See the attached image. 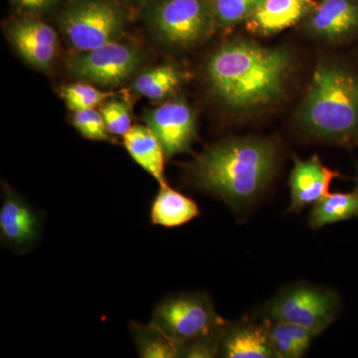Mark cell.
<instances>
[{
    "label": "cell",
    "instance_id": "cell-6",
    "mask_svg": "<svg viewBox=\"0 0 358 358\" xmlns=\"http://www.w3.org/2000/svg\"><path fill=\"white\" fill-rule=\"evenodd\" d=\"M341 299L334 289L308 282L282 289L261 308V317L303 327L320 336L338 320Z\"/></svg>",
    "mask_w": 358,
    "mask_h": 358
},
{
    "label": "cell",
    "instance_id": "cell-24",
    "mask_svg": "<svg viewBox=\"0 0 358 358\" xmlns=\"http://www.w3.org/2000/svg\"><path fill=\"white\" fill-rule=\"evenodd\" d=\"M74 128L83 138L95 141H112L102 113L96 109L77 110L71 117Z\"/></svg>",
    "mask_w": 358,
    "mask_h": 358
},
{
    "label": "cell",
    "instance_id": "cell-4",
    "mask_svg": "<svg viewBox=\"0 0 358 358\" xmlns=\"http://www.w3.org/2000/svg\"><path fill=\"white\" fill-rule=\"evenodd\" d=\"M141 10L148 29L173 48H192L217 28L213 0H148Z\"/></svg>",
    "mask_w": 358,
    "mask_h": 358
},
{
    "label": "cell",
    "instance_id": "cell-1",
    "mask_svg": "<svg viewBox=\"0 0 358 358\" xmlns=\"http://www.w3.org/2000/svg\"><path fill=\"white\" fill-rule=\"evenodd\" d=\"M279 157V147L271 138H225L205 148L185 166L186 178L193 187L215 195L239 212L267 192Z\"/></svg>",
    "mask_w": 358,
    "mask_h": 358
},
{
    "label": "cell",
    "instance_id": "cell-3",
    "mask_svg": "<svg viewBox=\"0 0 358 358\" xmlns=\"http://www.w3.org/2000/svg\"><path fill=\"white\" fill-rule=\"evenodd\" d=\"M296 120L317 140L358 148V72L336 61H320Z\"/></svg>",
    "mask_w": 358,
    "mask_h": 358
},
{
    "label": "cell",
    "instance_id": "cell-19",
    "mask_svg": "<svg viewBox=\"0 0 358 358\" xmlns=\"http://www.w3.org/2000/svg\"><path fill=\"white\" fill-rule=\"evenodd\" d=\"M264 320L267 324L268 341L277 358L305 357L313 339L317 336L313 331L296 324Z\"/></svg>",
    "mask_w": 358,
    "mask_h": 358
},
{
    "label": "cell",
    "instance_id": "cell-21",
    "mask_svg": "<svg viewBox=\"0 0 358 358\" xmlns=\"http://www.w3.org/2000/svg\"><path fill=\"white\" fill-rule=\"evenodd\" d=\"M131 333L138 357L141 358L182 357L183 345L169 338L152 322L148 324L131 322Z\"/></svg>",
    "mask_w": 358,
    "mask_h": 358
},
{
    "label": "cell",
    "instance_id": "cell-16",
    "mask_svg": "<svg viewBox=\"0 0 358 358\" xmlns=\"http://www.w3.org/2000/svg\"><path fill=\"white\" fill-rule=\"evenodd\" d=\"M122 138L124 148L134 162L150 174L159 185H167L164 174L166 154L154 131L147 124H136Z\"/></svg>",
    "mask_w": 358,
    "mask_h": 358
},
{
    "label": "cell",
    "instance_id": "cell-11",
    "mask_svg": "<svg viewBox=\"0 0 358 358\" xmlns=\"http://www.w3.org/2000/svg\"><path fill=\"white\" fill-rule=\"evenodd\" d=\"M7 35L15 50L32 67L48 70L57 55V31L35 16L23 15L10 23Z\"/></svg>",
    "mask_w": 358,
    "mask_h": 358
},
{
    "label": "cell",
    "instance_id": "cell-17",
    "mask_svg": "<svg viewBox=\"0 0 358 358\" xmlns=\"http://www.w3.org/2000/svg\"><path fill=\"white\" fill-rule=\"evenodd\" d=\"M200 210L194 200L173 189L160 185L159 192L150 207V221L154 225L176 228L199 217Z\"/></svg>",
    "mask_w": 358,
    "mask_h": 358
},
{
    "label": "cell",
    "instance_id": "cell-2",
    "mask_svg": "<svg viewBox=\"0 0 358 358\" xmlns=\"http://www.w3.org/2000/svg\"><path fill=\"white\" fill-rule=\"evenodd\" d=\"M293 66L284 47H266L237 38L221 45L206 64L212 94L229 110L262 109L284 96Z\"/></svg>",
    "mask_w": 358,
    "mask_h": 358
},
{
    "label": "cell",
    "instance_id": "cell-10",
    "mask_svg": "<svg viewBox=\"0 0 358 358\" xmlns=\"http://www.w3.org/2000/svg\"><path fill=\"white\" fill-rule=\"evenodd\" d=\"M43 218L10 186L2 183L0 239L6 248L25 254L36 247L41 237Z\"/></svg>",
    "mask_w": 358,
    "mask_h": 358
},
{
    "label": "cell",
    "instance_id": "cell-9",
    "mask_svg": "<svg viewBox=\"0 0 358 358\" xmlns=\"http://www.w3.org/2000/svg\"><path fill=\"white\" fill-rule=\"evenodd\" d=\"M143 121L159 138L166 159L190 150L196 138V114L185 99H173L148 110Z\"/></svg>",
    "mask_w": 358,
    "mask_h": 358
},
{
    "label": "cell",
    "instance_id": "cell-5",
    "mask_svg": "<svg viewBox=\"0 0 358 358\" xmlns=\"http://www.w3.org/2000/svg\"><path fill=\"white\" fill-rule=\"evenodd\" d=\"M57 22L71 48L85 52L121 39L128 14L120 0H68Z\"/></svg>",
    "mask_w": 358,
    "mask_h": 358
},
{
    "label": "cell",
    "instance_id": "cell-14",
    "mask_svg": "<svg viewBox=\"0 0 358 358\" xmlns=\"http://www.w3.org/2000/svg\"><path fill=\"white\" fill-rule=\"evenodd\" d=\"M317 4L315 0H262L245 25L259 36L275 35L306 20Z\"/></svg>",
    "mask_w": 358,
    "mask_h": 358
},
{
    "label": "cell",
    "instance_id": "cell-23",
    "mask_svg": "<svg viewBox=\"0 0 358 358\" xmlns=\"http://www.w3.org/2000/svg\"><path fill=\"white\" fill-rule=\"evenodd\" d=\"M262 0H213L216 24L231 29L245 22Z\"/></svg>",
    "mask_w": 358,
    "mask_h": 358
},
{
    "label": "cell",
    "instance_id": "cell-7",
    "mask_svg": "<svg viewBox=\"0 0 358 358\" xmlns=\"http://www.w3.org/2000/svg\"><path fill=\"white\" fill-rule=\"evenodd\" d=\"M150 322L181 345L220 336L228 324L204 292L166 296L155 307Z\"/></svg>",
    "mask_w": 358,
    "mask_h": 358
},
{
    "label": "cell",
    "instance_id": "cell-22",
    "mask_svg": "<svg viewBox=\"0 0 358 358\" xmlns=\"http://www.w3.org/2000/svg\"><path fill=\"white\" fill-rule=\"evenodd\" d=\"M113 96L110 92L96 89L91 83H75L67 85L61 90V96L72 112L95 109L96 106L103 105Z\"/></svg>",
    "mask_w": 358,
    "mask_h": 358
},
{
    "label": "cell",
    "instance_id": "cell-25",
    "mask_svg": "<svg viewBox=\"0 0 358 358\" xmlns=\"http://www.w3.org/2000/svg\"><path fill=\"white\" fill-rule=\"evenodd\" d=\"M100 112L112 136H124L133 127L129 106L122 101H108L103 103Z\"/></svg>",
    "mask_w": 358,
    "mask_h": 358
},
{
    "label": "cell",
    "instance_id": "cell-12",
    "mask_svg": "<svg viewBox=\"0 0 358 358\" xmlns=\"http://www.w3.org/2000/svg\"><path fill=\"white\" fill-rule=\"evenodd\" d=\"M303 26L315 38L331 43L352 41L358 37V0H320Z\"/></svg>",
    "mask_w": 358,
    "mask_h": 358
},
{
    "label": "cell",
    "instance_id": "cell-28",
    "mask_svg": "<svg viewBox=\"0 0 358 358\" xmlns=\"http://www.w3.org/2000/svg\"><path fill=\"white\" fill-rule=\"evenodd\" d=\"M122 4H131V6L141 7L148 1V0H120Z\"/></svg>",
    "mask_w": 358,
    "mask_h": 358
},
{
    "label": "cell",
    "instance_id": "cell-18",
    "mask_svg": "<svg viewBox=\"0 0 358 358\" xmlns=\"http://www.w3.org/2000/svg\"><path fill=\"white\" fill-rule=\"evenodd\" d=\"M185 80V73L178 66L164 64L140 73L134 80L133 90L150 100L162 101L173 95Z\"/></svg>",
    "mask_w": 358,
    "mask_h": 358
},
{
    "label": "cell",
    "instance_id": "cell-27",
    "mask_svg": "<svg viewBox=\"0 0 358 358\" xmlns=\"http://www.w3.org/2000/svg\"><path fill=\"white\" fill-rule=\"evenodd\" d=\"M219 338L199 339L183 345L182 357L187 358H213L219 357Z\"/></svg>",
    "mask_w": 358,
    "mask_h": 358
},
{
    "label": "cell",
    "instance_id": "cell-8",
    "mask_svg": "<svg viewBox=\"0 0 358 358\" xmlns=\"http://www.w3.org/2000/svg\"><path fill=\"white\" fill-rule=\"evenodd\" d=\"M138 47L119 40L93 50L76 52L67 61L71 76L98 86H115L129 79L143 63Z\"/></svg>",
    "mask_w": 358,
    "mask_h": 358
},
{
    "label": "cell",
    "instance_id": "cell-20",
    "mask_svg": "<svg viewBox=\"0 0 358 358\" xmlns=\"http://www.w3.org/2000/svg\"><path fill=\"white\" fill-rule=\"evenodd\" d=\"M358 217V192L329 193L324 199L313 205L310 226L320 229L329 224Z\"/></svg>",
    "mask_w": 358,
    "mask_h": 358
},
{
    "label": "cell",
    "instance_id": "cell-26",
    "mask_svg": "<svg viewBox=\"0 0 358 358\" xmlns=\"http://www.w3.org/2000/svg\"><path fill=\"white\" fill-rule=\"evenodd\" d=\"M66 0H11L14 7L22 15L35 16L50 13Z\"/></svg>",
    "mask_w": 358,
    "mask_h": 358
},
{
    "label": "cell",
    "instance_id": "cell-13",
    "mask_svg": "<svg viewBox=\"0 0 358 358\" xmlns=\"http://www.w3.org/2000/svg\"><path fill=\"white\" fill-rule=\"evenodd\" d=\"M338 178L341 173L324 166L317 155L306 160L294 157L289 180L291 204L288 211L300 213L306 207L317 203L329 194L331 183Z\"/></svg>",
    "mask_w": 358,
    "mask_h": 358
},
{
    "label": "cell",
    "instance_id": "cell-15",
    "mask_svg": "<svg viewBox=\"0 0 358 358\" xmlns=\"http://www.w3.org/2000/svg\"><path fill=\"white\" fill-rule=\"evenodd\" d=\"M219 357L277 358L268 341L265 320L228 322L219 338Z\"/></svg>",
    "mask_w": 358,
    "mask_h": 358
},
{
    "label": "cell",
    "instance_id": "cell-29",
    "mask_svg": "<svg viewBox=\"0 0 358 358\" xmlns=\"http://www.w3.org/2000/svg\"><path fill=\"white\" fill-rule=\"evenodd\" d=\"M355 190H357L358 192V178H357V186H355Z\"/></svg>",
    "mask_w": 358,
    "mask_h": 358
}]
</instances>
